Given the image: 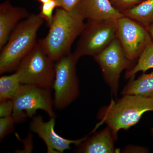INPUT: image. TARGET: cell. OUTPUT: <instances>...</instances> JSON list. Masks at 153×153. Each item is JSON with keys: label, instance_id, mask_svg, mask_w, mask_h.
<instances>
[{"label": "cell", "instance_id": "obj_6", "mask_svg": "<svg viewBox=\"0 0 153 153\" xmlns=\"http://www.w3.org/2000/svg\"><path fill=\"white\" fill-rule=\"evenodd\" d=\"M78 59L74 53H70L55 62L53 88L55 109H64L79 96V83L76 68Z\"/></svg>", "mask_w": 153, "mask_h": 153}, {"label": "cell", "instance_id": "obj_23", "mask_svg": "<svg viewBox=\"0 0 153 153\" xmlns=\"http://www.w3.org/2000/svg\"><path fill=\"white\" fill-rule=\"evenodd\" d=\"M148 29L151 37L153 39V23L148 27Z\"/></svg>", "mask_w": 153, "mask_h": 153}, {"label": "cell", "instance_id": "obj_13", "mask_svg": "<svg viewBox=\"0 0 153 153\" xmlns=\"http://www.w3.org/2000/svg\"><path fill=\"white\" fill-rule=\"evenodd\" d=\"M117 141L111 129L107 126L101 131L94 134L78 145L75 152L80 153H114L119 152L115 148Z\"/></svg>", "mask_w": 153, "mask_h": 153}, {"label": "cell", "instance_id": "obj_11", "mask_svg": "<svg viewBox=\"0 0 153 153\" xmlns=\"http://www.w3.org/2000/svg\"><path fill=\"white\" fill-rule=\"evenodd\" d=\"M25 8L15 7L9 1L0 5V49L8 40L11 33L21 21L29 16Z\"/></svg>", "mask_w": 153, "mask_h": 153}, {"label": "cell", "instance_id": "obj_25", "mask_svg": "<svg viewBox=\"0 0 153 153\" xmlns=\"http://www.w3.org/2000/svg\"><path fill=\"white\" fill-rule=\"evenodd\" d=\"M151 134H152V136L153 137V128L152 129L151 131Z\"/></svg>", "mask_w": 153, "mask_h": 153}, {"label": "cell", "instance_id": "obj_8", "mask_svg": "<svg viewBox=\"0 0 153 153\" xmlns=\"http://www.w3.org/2000/svg\"><path fill=\"white\" fill-rule=\"evenodd\" d=\"M93 57L101 68L105 81L109 85L111 93L117 97L121 73L125 69L131 68L132 61L126 55L117 38Z\"/></svg>", "mask_w": 153, "mask_h": 153}, {"label": "cell", "instance_id": "obj_21", "mask_svg": "<svg viewBox=\"0 0 153 153\" xmlns=\"http://www.w3.org/2000/svg\"><path fill=\"white\" fill-rule=\"evenodd\" d=\"M13 102L12 99L0 100V117L12 115Z\"/></svg>", "mask_w": 153, "mask_h": 153}, {"label": "cell", "instance_id": "obj_9", "mask_svg": "<svg viewBox=\"0 0 153 153\" xmlns=\"http://www.w3.org/2000/svg\"><path fill=\"white\" fill-rule=\"evenodd\" d=\"M116 38L132 62L139 58L153 39L148 27L125 16L117 20Z\"/></svg>", "mask_w": 153, "mask_h": 153}, {"label": "cell", "instance_id": "obj_19", "mask_svg": "<svg viewBox=\"0 0 153 153\" xmlns=\"http://www.w3.org/2000/svg\"><path fill=\"white\" fill-rule=\"evenodd\" d=\"M16 123L13 116L1 117L0 118V141L1 142L5 137L8 135L14 130V125Z\"/></svg>", "mask_w": 153, "mask_h": 153}, {"label": "cell", "instance_id": "obj_12", "mask_svg": "<svg viewBox=\"0 0 153 153\" xmlns=\"http://www.w3.org/2000/svg\"><path fill=\"white\" fill-rule=\"evenodd\" d=\"M84 19L88 21H117L124 15L115 9L109 0H81L77 7Z\"/></svg>", "mask_w": 153, "mask_h": 153}, {"label": "cell", "instance_id": "obj_14", "mask_svg": "<svg viewBox=\"0 0 153 153\" xmlns=\"http://www.w3.org/2000/svg\"><path fill=\"white\" fill-rule=\"evenodd\" d=\"M130 79L124 87L122 94L136 95L143 97H153V71L149 74L143 73L137 79Z\"/></svg>", "mask_w": 153, "mask_h": 153}, {"label": "cell", "instance_id": "obj_2", "mask_svg": "<svg viewBox=\"0 0 153 153\" xmlns=\"http://www.w3.org/2000/svg\"><path fill=\"white\" fill-rule=\"evenodd\" d=\"M153 111V97L125 95L114 101L111 99L108 105L99 111L97 118L100 120L97 127L106 124L117 140L121 129L127 130L139 122L147 111Z\"/></svg>", "mask_w": 153, "mask_h": 153}, {"label": "cell", "instance_id": "obj_18", "mask_svg": "<svg viewBox=\"0 0 153 153\" xmlns=\"http://www.w3.org/2000/svg\"><path fill=\"white\" fill-rule=\"evenodd\" d=\"M56 7H59V5L55 0H51L48 2L42 4L41 7L40 15L46 21L49 26L52 24L54 18L53 12Z\"/></svg>", "mask_w": 153, "mask_h": 153}, {"label": "cell", "instance_id": "obj_16", "mask_svg": "<svg viewBox=\"0 0 153 153\" xmlns=\"http://www.w3.org/2000/svg\"><path fill=\"white\" fill-rule=\"evenodd\" d=\"M153 68V39L149 42L139 57L137 63L128 70L125 75L126 79H133L139 71H146Z\"/></svg>", "mask_w": 153, "mask_h": 153}, {"label": "cell", "instance_id": "obj_5", "mask_svg": "<svg viewBox=\"0 0 153 153\" xmlns=\"http://www.w3.org/2000/svg\"><path fill=\"white\" fill-rule=\"evenodd\" d=\"M51 90L36 86L22 84L13 99V116L16 123H22L35 116L37 111L47 113L50 118H56Z\"/></svg>", "mask_w": 153, "mask_h": 153}, {"label": "cell", "instance_id": "obj_4", "mask_svg": "<svg viewBox=\"0 0 153 153\" xmlns=\"http://www.w3.org/2000/svg\"><path fill=\"white\" fill-rule=\"evenodd\" d=\"M22 84L52 90L55 78V62L38 42L21 61L16 70Z\"/></svg>", "mask_w": 153, "mask_h": 153}, {"label": "cell", "instance_id": "obj_22", "mask_svg": "<svg viewBox=\"0 0 153 153\" xmlns=\"http://www.w3.org/2000/svg\"><path fill=\"white\" fill-rule=\"evenodd\" d=\"M59 7L66 11H71L77 8L81 0H55Z\"/></svg>", "mask_w": 153, "mask_h": 153}, {"label": "cell", "instance_id": "obj_1", "mask_svg": "<svg viewBox=\"0 0 153 153\" xmlns=\"http://www.w3.org/2000/svg\"><path fill=\"white\" fill-rule=\"evenodd\" d=\"M85 20L77 8L68 11L57 7L47 36L38 42L56 62L70 53L72 44L85 27Z\"/></svg>", "mask_w": 153, "mask_h": 153}, {"label": "cell", "instance_id": "obj_24", "mask_svg": "<svg viewBox=\"0 0 153 153\" xmlns=\"http://www.w3.org/2000/svg\"><path fill=\"white\" fill-rule=\"evenodd\" d=\"M40 2L42 3V4H44V3H46L50 1L51 0H38Z\"/></svg>", "mask_w": 153, "mask_h": 153}, {"label": "cell", "instance_id": "obj_20", "mask_svg": "<svg viewBox=\"0 0 153 153\" xmlns=\"http://www.w3.org/2000/svg\"><path fill=\"white\" fill-rule=\"evenodd\" d=\"M115 9L122 13L131 8L134 7L144 0H109Z\"/></svg>", "mask_w": 153, "mask_h": 153}, {"label": "cell", "instance_id": "obj_3", "mask_svg": "<svg viewBox=\"0 0 153 153\" xmlns=\"http://www.w3.org/2000/svg\"><path fill=\"white\" fill-rule=\"evenodd\" d=\"M44 19L40 14H31L14 29L1 49L0 74L16 71L22 59L37 44V32Z\"/></svg>", "mask_w": 153, "mask_h": 153}, {"label": "cell", "instance_id": "obj_7", "mask_svg": "<svg viewBox=\"0 0 153 153\" xmlns=\"http://www.w3.org/2000/svg\"><path fill=\"white\" fill-rule=\"evenodd\" d=\"M117 21H88L73 52L78 59L83 56L92 57L101 52L116 38Z\"/></svg>", "mask_w": 153, "mask_h": 153}, {"label": "cell", "instance_id": "obj_17", "mask_svg": "<svg viewBox=\"0 0 153 153\" xmlns=\"http://www.w3.org/2000/svg\"><path fill=\"white\" fill-rule=\"evenodd\" d=\"M16 72L0 78V100L12 99L22 85Z\"/></svg>", "mask_w": 153, "mask_h": 153}, {"label": "cell", "instance_id": "obj_15", "mask_svg": "<svg viewBox=\"0 0 153 153\" xmlns=\"http://www.w3.org/2000/svg\"><path fill=\"white\" fill-rule=\"evenodd\" d=\"M122 13L125 16L148 27L153 23V0H144L138 4Z\"/></svg>", "mask_w": 153, "mask_h": 153}, {"label": "cell", "instance_id": "obj_10", "mask_svg": "<svg viewBox=\"0 0 153 153\" xmlns=\"http://www.w3.org/2000/svg\"><path fill=\"white\" fill-rule=\"evenodd\" d=\"M56 118H50L47 122H44L41 116H34L30 123L32 131L37 134L44 141L47 146V153H62L70 149L71 145H79L88 137L86 136L79 139H67L60 136L55 132V126Z\"/></svg>", "mask_w": 153, "mask_h": 153}]
</instances>
